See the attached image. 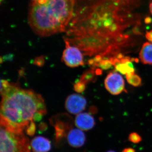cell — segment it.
<instances>
[{"label": "cell", "mask_w": 152, "mask_h": 152, "mask_svg": "<svg viewBox=\"0 0 152 152\" xmlns=\"http://www.w3.org/2000/svg\"><path fill=\"white\" fill-rule=\"evenodd\" d=\"M85 85L84 83L80 81V83H77L75 86V89L80 92L83 91L85 89Z\"/></svg>", "instance_id": "17"}, {"label": "cell", "mask_w": 152, "mask_h": 152, "mask_svg": "<svg viewBox=\"0 0 152 152\" xmlns=\"http://www.w3.org/2000/svg\"><path fill=\"white\" fill-rule=\"evenodd\" d=\"M2 1H3V0H1V2H2Z\"/></svg>", "instance_id": "22"}, {"label": "cell", "mask_w": 152, "mask_h": 152, "mask_svg": "<svg viewBox=\"0 0 152 152\" xmlns=\"http://www.w3.org/2000/svg\"><path fill=\"white\" fill-rule=\"evenodd\" d=\"M129 140L130 142L134 143H139L141 142L142 138L137 133L133 132L129 135Z\"/></svg>", "instance_id": "15"}, {"label": "cell", "mask_w": 152, "mask_h": 152, "mask_svg": "<svg viewBox=\"0 0 152 152\" xmlns=\"http://www.w3.org/2000/svg\"><path fill=\"white\" fill-rule=\"evenodd\" d=\"M76 0H30L28 22L41 37L66 32L73 17Z\"/></svg>", "instance_id": "3"}, {"label": "cell", "mask_w": 152, "mask_h": 152, "mask_svg": "<svg viewBox=\"0 0 152 152\" xmlns=\"http://www.w3.org/2000/svg\"><path fill=\"white\" fill-rule=\"evenodd\" d=\"M87 101L81 95L73 94L67 98L65 107L69 113L74 115H77L86 108Z\"/></svg>", "instance_id": "8"}, {"label": "cell", "mask_w": 152, "mask_h": 152, "mask_svg": "<svg viewBox=\"0 0 152 152\" xmlns=\"http://www.w3.org/2000/svg\"><path fill=\"white\" fill-rule=\"evenodd\" d=\"M75 123L77 128L85 131L91 129L95 125L94 117L87 113H81L77 114L75 119Z\"/></svg>", "instance_id": "10"}, {"label": "cell", "mask_w": 152, "mask_h": 152, "mask_svg": "<svg viewBox=\"0 0 152 152\" xmlns=\"http://www.w3.org/2000/svg\"><path fill=\"white\" fill-rule=\"evenodd\" d=\"M145 37L146 39L149 42L152 43V25L151 29L150 30V31H146Z\"/></svg>", "instance_id": "18"}, {"label": "cell", "mask_w": 152, "mask_h": 152, "mask_svg": "<svg viewBox=\"0 0 152 152\" xmlns=\"http://www.w3.org/2000/svg\"><path fill=\"white\" fill-rule=\"evenodd\" d=\"M140 61L144 64H152V43L146 42L143 44L139 53Z\"/></svg>", "instance_id": "12"}, {"label": "cell", "mask_w": 152, "mask_h": 152, "mask_svg": "<svg viewBox=\"0 0 152 152\" xmlns=\"http://www.w3.org/2000/svg\"><path fill=\"white\" fill-rule=\"evenodd\" d=\"M68 143L71 146L78 148L84 145L86 137L83 131L78 129L72 128L68 132L67 135Z\"/></svg>", "instance_id": "9"}, {"label": "cell", "mask_w": 152, "mask_h": 152, "mask_svg": "<svg viewBox=\"0 0 152 152\" xmlns=\"http://www.w3.org/2000/svg\"><path fill=\"white\" fill-rule=\"evenodd\" d=\"M66 48L63 52L62 60L66 65L71 68L83 66L84 63L83 53L78 48L64 40Z\"/></svg>", "instance_id": "5"}, {"label": "cell", "mask_w": 152, "mask_h": 152, "mask_svg": "<svg viewBox=\"0 0 152 152\" xmlns=\"http://www.w3.org/2000/svg\"><path fill=\"white\" fill-rule=\"evenodd\" d=\"M0 152H31L30 142L23 132H16L1 125Z\"/></svg>", "instance_id": "4"}, {"label": "cell", "mask_w": 152, "mask_h": 152, "mask_svg": "<svg viewBox=\"0 0 152 152\" xmlns=\"http://www.w3.org/2000/svg\"><path fill=\"white\" fill-rule=\"evenodd\" d=\"M123 54H120L116 56L110 58L113 66L116 70L123 75H128L135 73V69L133 65L132 61L135 60L129 57L124 56Z\"/></svg>", "instance_id": "7"}, {"label": "cell", "mask_w": 152, "mask_h": 152, "mask_svg": "<svg viewBox=\"0 0 152 152\" xmlns=\"http://www.w3.org/2000/svg\"><path fill=\"white\" fill-rule=\"evenodd\" d=\"M122 152H135V151L132 148H126L123 150Z\"/></svg>", "instance_id": "19"}, {"label": "cell", "mask_w": 152, "mask_h": 152, "mask_svg": "<svg viewBox=\"0 0 152 152\" xmlns=\"http://www.w3.org/2000/svg\"><path fill=\"white\" fill-rule=\"evenodd\" d=\"M149 12L152 15V1H151L149 6Z\"/></svg>", "instance_id": "20"}, {"label": "cell", "mask_w": 152, "mask_h": 152, "mask_svg": "<svg viewBox=\"0 0 152 152\" xmlns=\"http://www.w3.org/2000/svg\"><path fill=\"white\" fill-rule=\"evenodd\" d=\"M126 79L129 84L135 87H138L141 85L142 80L135 73L126 75Z\"/></svg>", "instance_id": "13"}, {"label": "cell", "mask_w": 152, "mask_h": 152, "mask_svg": "<svg viewBox=\"0 0 152 152\" xmlns=\"http://www.w3.org/2000/svg\"><path fill=\"white\" fill-rule=\"evenodd\" d=\"M104 86L106 89L112 95H119L125 91L124 80L117 72L108 74L105 79Z\"/></svg>", "instance_id": "6"}, {"label": "cell", "mask_w": 152, "mask_h": 152, "mask_svg": "<svg viewBox=\"0 0 152 152\" xmlns=\"http://www.w3.org/2000/svg\"><path fill=\"white\" fill-rule=\"evenodd\" d=\"M151 0H76L64 40L84 55L110 58L137 46Z\"/></svg>", "instance_id": "1"}, {"label": "cell", "mask_w": 152, "mask_h": 152, "mask_svg": "<svg viewBox=\"0 0 152 152\" xmlns=\"http://www.w3.org/2000/svg\"><path fill=\"white\" fill-rule=\"evenodd\" d=\"M31 150L32 152H48L51 148L50 140L42 136H37L30 141Z\"/></svg>", "instance_id": "11"}, {"label": "cell", "mask_w": 152, "mask_h": 152, "mask_svg": "<svg viewBox=\"0 0 152 152\" xmlns=\"http://www.w3.org/2000/svg\"><path fill=\"white\" fill-rule=\"evenodd\" d=\"M107 152H115V151H112V150H111V151H107Z\"/></svg>", "instance_id": "21"}, {"label": "cell", "mask_w": 152, "mask_h": 152, "mask_svg": "<svg viewBox=\"0 0 152 152\" xmlns=\"http://www.w3.org/2000/svg\"><path fill=\"white\" fill-rule=\"evenodd\" d=\"M96 72V71L95 72L94 70H91L86 72L82 76L80 82L85 84V83H87L88 82L91 81L94 77Z\"/></svg>", "instance_id": "14"}, {"label": "cell", "mask_w": 152, "mask_h": 152, "mask_svg": "<svg viewBox=\"0 0 152 152\" xmlns=\"http://www.w3.org/2000/svg\"><path fill=\"white\" fill-rule=\"evenodd\" d=\"M1 93V125L9 129L23 132L31 123L46 114L43 99L31 90L2 80Z\"/></svg>", "instance_id": "2"}, {"label": "cell", "mask_w": 152, "mask_h": 152, "mask_svg": "<svg viewBox=\"0 0 152 152\" xmlns=\"http://www.w3.org/2000/svg\"><path fill=\"white\" fill-rule=\"evenodd\" d=\"M27 134L29 136H33L35 134L36 131V126L34 122L31 123L26 129Z\"/></svg>", "instance_id": "16"}]
</instances>
